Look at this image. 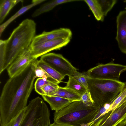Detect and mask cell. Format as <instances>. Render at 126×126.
Instances as JSON below:
<instances>
[{
    "label": "cell",
    "instance_id": "cell-1",
    "mask_svg": "<svg viewBox=\"0 0 126 126\" xmlns=\"http://www.w3.org/2000/svg\"><path fill=\"white\" fill-rule=\"evenodd\" d=\"M38 61L35 59L4 85L0 97V126L9 123L27 107L37 78L35 70Z\"/></svg>",
    "mask_w": 126,
    "mask_h": 126
},
{
    "label": "cell",
    "instance_id": "cell-19",
    "mask_svg": "<svg viewBox=\"0 0 126 126\" xmlns=\"http://www.w3.org/2000/svg\"><path fill=\"white\" fill-rule=\"evenodd\" d=\"M93 14L96 19L98 21H103L104 16L100 5L97 0H85Z\"/></svg>",
    "mask_w": 126,
    "mask_h": 126
},
{
    "label": "cell",
    "instance_id": "cell-16",
    "mask_svg": "<svg viewBox=\"0 0 126 126\" xmlns=\"http://www.w3.org/2000/svg\"><path fill=\"white\" fill-rule=\"evenodd\" d=\"M23 0H0V24L3 22L11 10Z\"/></svg>",
    "mask_w": 126,
    "mask_h": 126
},
{
    "label": "cell",
    "instance_id": "cell-32",
    "mask_svg": "<svg viewBox=\"0 0 126 126\" xmlns=\"http://www.w3.org/2000/svg\"><path fill=\"white\" fill-rule=\"evenodd\" d=\"M91 122H90L86 123H83L80 125V126H89L91 124Z\"/></svg>",
    "mask_w": 126,
    "mask_h": 126
},
{
    "label": "cell",
    "instance_id": "cell-25",
    "mask_svg": "<svg viewBox=\"0 0 126 126\" xmlns=\"http://www.w3.org/2000/svg\"><path fill=\"white\" fill-rule=\"evenodd\" d=\"M26 110V108L9 123L3 126H20L24 117Z\"/></svg>",
    "mask_w": 126,
    "mask_h": 126
},
{
    "label": "cell",
    "instance_id": "cell-28",
    "mask_svg": "<svg viewBox=\"0 0 126 126\" xmlns=\"http://www.w3.org/2000/svg\"><path fill=\"white\" fill-rule=\"evenodd\" d=\"M81 100L87 106H92L94 105V102L90 92L88 90L81 95Z\"/></svg>",
    "mask_w": 126,
    "mask_h": 126
},
{
    "label": "cell",
    "instance_id": "cell-12",
    "mask_svg": "<svg viewBox=\"0 0 126 126\" xmlns=\"http://www.w3.org/2000/svg\"><path fill=\"white\" fill-rule=\"evenodd\" d=\"M116 40L121 51L126 54V10L120 12L116 18Z\"/></svg>",
    "mask_w": 126,
    "mask_h": 126
},
{
    "label": "cell",
    "instance_id": "cell-33",
    "mask_svg": "<svg viewBox=\"0 0 126 126\" xmlns=\"http://www.w3.org/2000/svg\"><path fill=\"white\" fill-rule=\"evenodd\" d=\"M124 120H125L126 126V117L125 118Z\"/></svg>",
    "mask_w": 126,
    "mask_h": 126
},
{
    "label": "cell",
    "instance_id": "cell-22",
    "mask_svg": "<svg viewBox=\"0 0 126 126\" xmlns=\"http://www.w3.org/2000/svg\"><path fill=\"white\" fill-rule=\"evenodd\" d=\"M58 84L52 82L46 84L41 88L44 95L49 96H54L59 87Z\"/></svg>",
    "mask_w": 126,
    "mask_h": 126
},
{
    "label": "cell",
    "instance_id": "cell-9",
    "mask_svg": "<svg viewBox=\"0 0 126 126\" xmlns=\"http://www.w3.org/2000/svg\"><path fill=\"white\" fill-rule=\"evenodd\" d=\"M72 35L71 31L67 28H60L49 32L44 31L41 34L35 37L30 47L53 40L61 39L70 40Z\"/></svg>",
    "mask_w": 126,
    "mask_h": 126
},
{
    "label": "cell",
    "instance_id": "cell-27",
    "mask_svg": "<svg viewBox=\"0 0 126 126\" xmlns=\"http://www.w3.org/2000/svg\"><path fill=\"white\" fill-rule=\"evenodd\" d=\"M35 73L37 78H42L46 79L48 80L57 83L43 69L39 66H37L35 69Z\"/></svg>",
    "mask_w": 126,
    "mask_h": 126
},
{
    "label": "cell",
    "instance_id": "cell-2",
    "mask_svg": "<svg viewBox=\"0 0 126 126\" xmlns=\"http://www.w3.org/2000/svg\"><path fill=\"white\" fill-rule=\"evenodd\" d=\"M36 24L32 19L24 20L9 38L0 41V74L29 47L35 36Z\"/></svg>",
    "mask_w": 126,
    "mask_h": 126
},
{
    "label": "cell",
    "instance_id": "cell-11",
    "mask_svg": "<svg viewBox=\"0 0 126 126\" xmlns=\"http://www.w3.org/2000/svg\"><path fill=\"white\" fill-rule=\"evenodd\" d=\"M126 117V101L104 115L99 126H116Z\"/></svg>",
    "mask_w": 126,
    "mask_h": 126
},
{
    "label": "cell",
    "instance_id": "cell-7",
    "mask_svg": "<svg viewBox=\"0 0 126 126\" xmlns=\"http://www.w3.org/2000/svg\"><path fill=\"white\" fill-rule=\"evenodd\" d=\"M40 60L52 68L64 77L73 76L77 71L76 68L62 55L47 53L42 56Z\"/></svg>",
    "mask_w": 126,
    "mask_h": 126
},
{
    "label": "cell",
    "instance_id": "cell-14",
    "mask_svg": "<svg viewBox=\"0 0 126 126\" xmlns=\"http://www.w3.org/2000/svg\"><path fill=\"white\" fill-rule=\"evenodd\" d=\"M46 0H32V3L21 8L6 21L0 25V37L5 29L11 23L29 9Z\"/></svg>",
    "mask_w": 126,
    "mask_h": 126
},
{
    "label": "cell",
    "instance_id": "cell-23",
    "mask_svg": "<svg viewBox=\"0 0 126 126\" xmlns=\"http://www.w3.org/2000/svg\"><path fill=\"white\" fill-rule=\"evenodd\" d=\"M104 16L112 8L117 2L116 0H98Z\"/></svg>",
    "mask_w": 126,
    "mask_h": 126
},
{
    "label": "cell",
    "instance_id": "cell-6",
    "mask_svg": "<svg viewBox=\"0 0 126 126\" xmlns=\"http://www.w3.org/2000/svg\"><path fill=\"white\" fill-rule=\"evenodd\" d=\"M126 71V65L110 63L99 64L85 73L92 79L118 80L121 73Z\"/></svg>",
    "mask_w": 126,
    "mask_h": 126
},
{
    "label": "cell",
    "instance_id": "cell-20",
    "mask_svg": "<svg viewBox=\"0 0 126 126\" xmlns=\"http://www.w3.org/2000/svg\"><path fill=\"white\" fill-rule=\"evenodd\" d=\"M65 87L73 90L81 96L88 90L84 86L78 82L73 76L69 77L68 80Z\"/></svg>",
    "mask_w": 126,
    "mask_h": 126
},
{
    "label": "cell",
    "instance_id": "cell-30",
    "mask_svg": "<svg viewBox=\"0 0 126 126\" xmlns=\"http://www.w3.org/2000/svg\"><path fill=\"white\" fill-rule=\"evenodd\" d=\"M116 126H126L125 120H124L120 122Z\"/></svg>",
    "mask_w": 126,
    "mask_h": 126
},
{
    "label": "cell",
    "instance_id": "cell-26",
    "mask_svg": "<svg viewBox=\"0 0 126 126\" xmlns=\"http://www.w3.org/2000/svg\"><path fill=\"white\" fill-rule=\"evenodd\" d=\"M73 76L78 82L84 86L88 90L87 76L85 73H81L76 71Z\"/></svg>",
    "mask_w": 126,
    "mask_h": 126
},
{
    "label": "cell",
    "instance_id": "cell-24",
    "mask_svg": "<svg viewBox=\"0 0 126 126\" xmlns=\"http://www.w3.org/2000/svg\"><path fill=\"white\" fill-rule=\"evenodd\" d=\"M52 82H54L46 79L39 78L37 79L34 84L35 90L41 95H44V93L41 89L46 84Z\"/></svg>",
    "mask_w": 126,
    "mask_h": 126
},
{
    "label": "cell",
    "instance_id": "cell-13",
    "mask_svg": "<svg viewBox=\"0 0 126 126\" xmlns=\"http://www.w3.org/2000/svg\"><path fill=\"white\" fill-rule=\"evenodd\" d=\"M44 100L49 105L52 110L57 112L72 102L70 100L57 96L41 95Z\"/></svg>",
    "mask_w": 126,
    "mask_h": 126
},
{
    "label": "cell",
    "instance_id": "cell-29",
    "mask_svg": "<svg viewBox=\"0 0 126 126\" xmlns=\"http://www.w3.org/2000/svg\"><path fill=\"white\" fill-rule=\"evenodd\" d=\"M49 126H75L66 124H59L54 122L52 124H50Z\"/></svg>",
    "mask_w": 126,
    "mask_h": 126
},
{
    "label": "cell",
    "instance_id": "cell-15",
    "mask_svg": "<svg viewBox=\"0 0 126 126\" xmlns=\"http://www.w3.org/2000/svg\"><path fill=\"white\" fill-rule=\"evenodd\" d=\"M79 1L74 0H55L50 1L42 5L36 9L32 14V16L35 17L40 15L49 12L57 6L63 3L72 1Z\"/></svg>",
    "mask_w": 126,
    "mask_h": 126
},
{
    "label": "cell",
    "instance_id": "cell-18",
    "mask_svg": "<svg viewBox=\"0 0 126 126\" xmlns=\"http://www.w3.org/2000/svg\"><path fill=\"white\" fill-rule=\"evenodd\" d=\"M37 66L43 69L58 84L61 82L64 78L47 64L40 59L38 60Z\"/></svg>",
    "mask_w": 126,
    "mask_h": 126
},
{
    "label": "cell",
    "instance_id": "cell-4",
    "mask_svg": "<svg viewBox=\"0 0 126 126\" xmlns=\"http://www.w3.org/2000/svg\"><path fill=\"white\" fill-rule=\"evenodd\" d=\"M87 80L88 90L94 105L99 109L106 104L112 103L125 86V83L117 80L93 79L87 76Z\"/></svg>",
    "mask_w": 126,
    "mask_h": 126
},
{
    "label": "cell",
    "instance_id": "cell-5",
    "mask_svg": "<svg viewBox=\"0 0 126 126\" xmlns=\"http://www.w3.org/2000/svg\"><path fill=\"white\" fill-rule=\"evenodd\" d=\"M50 112L43 100L38 97L30 101L20 126H49Z\"/></svg>",
    "mask_w": 126,
    "mask_h": 126
},
{
    "label": "cell",
    "instance_id": "cell-34",
    "mask_svg": "<svg viewBox=\"0 0 126 126\" xmlns=\"http://www.w3.org/2000/svg\"><path fill=\"white\" fill-rule=\"evenodd\" d=\"M124 2L126 3V0H125L124 1ZM125 9H126V7H125Z\"/></svg>",
    "mask_w": 126,
    "mask_h": 126
},
{
    "label": "cell",
    "instance_id": "cell-3",
    "mask_svg": "<svg viewBox=\"0 0 126 126\" xmlns=\"http://www.w3.org/2000/svg\"><path fill=\"white\" fill-rule=\"evenodd\" d=\"M99 108L94 105L88 106L81 101H74L54 113V122L75 126L91 122Z\"/></svg>",
    "mask_w": 126,
    "mask_h": 126
},
{
    "label": "cell",
    "instance_id": "cell-17",
    "mask_svg": "<svg viewBox=\"0 0 126 126\" xmlns=\"http://www.w3.org/2000/svg\"><path fill=\"white\" fill-rule=\"evenodd\" d=\"M53 96L65 98L72 102L81 100V95L73 90L65 87H62L59 86L57 91Z\"/></svg>",
    "mask_w": 126,
    "mask_h": 126
},
{
    "label": "cell",
    "instance_id": "cell-10",
    "mask_svg": "<svg viewBox=\"0 0 126 126\" xmlns=\"http://www.w3.org/2000/svg\"><path fill=\"white\" fill-rule=\"evenodd\" d=\"M35 59L32 56L29 47L18 57L7 69L10 78L21 72Z\"/></svg>",
    "mask_w": 126,
    "mask_h": 126
},
{
    "label": "cell",
    "instance_id": "cell-8",
    "mask_svg": "<svg viewBox=\"0 0 126 126\" xmlns=\"http://www.w3.org/2000/svg\"><path fill=\"white\" fill-rule=\"evenodd\" d=\"M70 40L61 39L48 41L33 46H30V48L32 56L37 59L51 51L60 49L67 45Z\"/></svg>",
    "mask_w": 126,
    "mask_h": 126
},
{
    "label": "cell",
    "instance_id": "cell-31",
    "mask_svg": "<svg viewBox=\"0 0 126 126\" xmlns=\"http://www.w3.org/2000/svg\"><path fill=\"white\" fill-rule=\"evenodd\" d=\"M102 119V117H101L96 123L94 126H99V125L101 123Z\"/></svg>",
    "mask_w": 126,
    "mask_h": 126
},
{
    "label": "cell",
    "instance_id": "cell-21",
    "mask_svg": "<svg viewBox=\"0 0 126 126\" xmlns=\"http://www.w3.org/2000/svg\"><path fill=\"white\" fill-rule=\"evenodd\" d=\"M126 101V85L110 104L108 112L114 110Z\"/></svg>",
    "mask_w": 126,
    "mask_h": 126
}]
</instances>
